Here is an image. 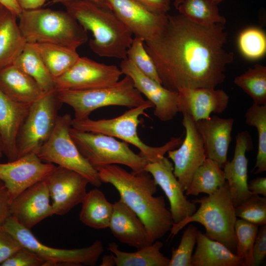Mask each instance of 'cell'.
<instances>
[{"instance_id": "cell-1", "label": "cell", "mask_w": 266, "mask_h": 266, "mask_svg": "<svg viewBox=\"0 0 266 266\" xmlns=\"http://www.w3.org/2000/svg\"><path fill=\"white\" fill-rule=\"evenodd\" d=\"M224 25L196 23L181 14H167L166 25L144 47L156 67L162 84L178 92L184 88H215L225 78L233 53L227 50Z\"/></svg>"}, {"instance_id": "cell-2", "label": "cell", "mask_w": 266, "mask_h": 266, "mask_svg": "<svg viewBox=\"0 0 266 266\" xmlns=\"http://www.w3.org/2000/svg\"><path fill=\"white\" fill-rule=\"evenodd\" d=\"M98 172L101 182L112 185L120 199L140 219L152 243L170 230L173 224L171 213L164 197L154 196L158 185L149 172H130L117 165L106 166Z\"/></svg>"}, {"instance_id": "cell-3", "label": "cell", "mask_w": 266, "mask_h": 266, "mask_svg": "<svg viewBox=\"0 0 266 266\" xmlns=\"http://www.w3.org/2000/svg\"><path fill=\"white\" fill-rule=\"evenodd\" d=\"M62 4L85 30L92 33L89 45L93 52L101 57L127 58L133 34L112 10L85 0Z\"/></svg>"}, {"instance_id": "cell-4", "label": "cell", "mask_w": 266, "mask_h": 266, "mask_svg": "<svg viewBox=\"0 0 266 266\" xmlns=\"http://www.w3.org/2000/svg\"><path fill=\"white\" fill-rule=\"evenodd\" d=\"M18 18L27 42L52 43L76 49L88 40L87 32L66 10H23Z\"/></svg>"}, {"instance_id": "cell-5", "label": "cell", "mask_w": 266, "mask_h": 266, "mask_svg": "<svg viewBox=\"0 0 266 266\" xmlns=\"http://www.w3.org/2000/svg\"><path fill=\"white\" fill-rule=\"evenodd\" d=\"M152 107H154V105L147 100L111 119L95 120L89 117L83 119L73 118L72 127L81 131L100 133L118 138L137 147L140 151L139 154L148 162H157L162 160L169 150L179 146L183 139L181 136L172 137L164 145L159 147L149 146L140 139L137 133V127L140 122L139 117L145 115V111Z\"/></svg>"}, {"instance_id": "cell-6", "label": "cell", "mask_w": 266, "mask_h": 266, "mask_svg": "<svg viewBox=\"0 0 266 266\" xmlns=\"http://www.w3.org/2000/svg\"><path fill=\"white\" fill-rule=\"evenodd\" d=\"M193 202L200 204L199 208L190 217L173 224L170 230L172 236L187 224L198 222L204 226L208 237L222 243L235 254L234 225L237 217L227 182L214 194Z\"/></svg>"}, {"instance_id": "cell-7", "label": "cell", "mask_w": 266, "mask_h": 266, "mask_svg": "<svg viewBox=\"0 0 266 266\" xmlns=\"http://www.w3.org/2000/svg\"><path fill=\"white\" fill-rule=\"evenodd\" d=\"M57 93L63 103L72 108L75 119L88 118L93 111L100 107L117 105L133 108L146 101L134 87L132 79L127 75L109 86L57 91Z\"/></svg>"}, {"instance_id": "cell-8", "label": "cell", "mask_w": 266, "mask_h": 266, "mask_svg": "<svg viewBox=\"0 0 266 266\" xmlns=\"http://www.w3.org/2000/svg\"><path fill=\"white\" fill-rule=\"evenodd\" d=\"M70 135L81 154L98 171L106 166L120 164L138 173L145 170L148 163L140 154L133 151L126 142L112 136L72 127Z\"/></svg>"}, {"instance_id": "cell-9", "label": "cell", "mask_w": 266, "mask_h": 266, "mask_svg": "<svg viewBox=\"0 0 266 266\" xmlns=\"http://www.w3.org/2000/svg\"><path fill=\"white\" fill-rule=\"evenodd\" d=\"M72 121L69 114L58 116L51 135L37 155L43 162L56 164L76 172L87 179L89 183L99 187L102 182L98 171L81 154L70 135Z\"/></svg>"}, {"instance_id": "cell-10", "label": "cell", "mask_w": 266, "mask_h": 266, "mask_svg": "<svg viewBox=\"0 0 266 266\" xmlns=\"http://www.w3.org/2000/svg\"><path fill=\"white\" fill-rule=\"evenodd\" d=\"M63 104L55 90L46 93L31 105L17 136L18 158L37 153L51 135Z\"/></svg>"}, {"instance_id": "cell-11", "label": "cell", "mask_w": 266, "mask_h": 266, "mask_svg": "<svg viewBox=\"0 0 266 266\" xmlns=\"http://www.w3.org/2000/svg\"><path fill=\"white\" fill-rule=\"evenodd\" d=\"M24 247L44 259L47 266H95L104 251L102 242L96 240L91 245L71 249L49 247L40 242L30 229L10 216L2 226Z\"/></svg>"}, {"instance_id": "cell-12", "label": "cell", "mask_w": 266, "mask_h": 266, "mask_svg": "<svg viewBox=\"0 0 266 266\" xmlns=\"http://www.w3.org/2000/svg\"><path fill=\"white\" fill-rule=\"evenodd\" d=\"M123 74L116 66L80 57L65 73L54 79L57 91L81 90L112 85Z\"/></svg>"}, {"instance_id": "cell-13", "label": "cell", "mask_w": 266, "mask_h": 266, "mask_svg": "<svg viewBox=\"0 0 266 266\" xmlns=\"http://www.w3.org/2000/svg\"><path fill=\"white\" fill-rule=\"evenodd\" d=\"M183 115L185 138L177 149L169 150L167 153V158L173 162V173L185 192L195 172L206 158L203 141L196 122L189 115Z\"/></svg>"}, {"instance_id": "cell-14", "label": "cell", "mask_w": 266, "mask_h": 266, "mask_svg": "<svg viewBox=\"0 0 266 266\" xmlns=\"http://www.w3.org/2000/svg\"><path fill=\"white\" fill-rule=\"evenodd\" d=\"M56 167L43 162L34 153L0 163V179L7 189L11 202L30 186L45 180Z\"/></svg>"}, {"instance_id": "cell-15", "label": "cell", "mask_w": 266, "mask_h": 266, "mask_svg": "<svg viewBox=\"0 0 266 266\" xmlns=\"http://www.w3.org/2000/svg\"><path fill=\"white\" fill-rule=\"evenodd\" d=\"M135 37L145 41L158 37L164 30L167 14L153 13L134 0H102Z\"/></svg>"}, {"instance_id": "cell-16", "label": "cell", "mask_w": 266, "mask_h": 266, "mask_svg": "<svg viewBox=\"0 0 266 266\" xmlns=\"http://www.w3.org/2000/svg\"><path fill=\"white\" fill-rule=\"evenodd\" d=\"M120 69L129 76L135 88L154 106V114L160 120H171L178 112V93L170 91L146 75L127 58L122 60Z\"/></svg>"}, {"instance_id": "cell-17", "label": "cell", "mask_w": 266, "mask_h": 266, "mask_svg": "<svg viewBox=\"0 0 266 266\" xmlns=\"http://www.w3.org/2000/svg\"><path fill=\"white\" fill-rule=\"evenodd\" d=\"M54 214L63 215L81 203L89 183L84 176L60 166L45 179Z\"/></svg>"}, {"instance_id": "cell-18", "label": "cell", "mask_w": 266, "mask_h": 266, "mask_svg": "<svg viewBox=\"0 0 266 266\" xmlns=\"http://www.w3.org/2000/svg\"><path fill=\"white\" fill-rule=\"evenodd\" d=\"M145 170L152 175L167 197L173 224L179 223L196 212V203L188 200L184 195L185 192L173 173V163L168 158L164 157L159 162H148Z\"/></svg>"}, {"instance_id": "cell-19", "label": "cell", "mask_w": 266, "mask_h": 266, "mask_svg": "<svg viewBox=\"0 0 266 266\" xmlns=\"http://www.w3.org/2000/svg\"><path fill=\"white\" fill-rule=\"evenodd\" d=\"M45 180L30 186L11 202L10 216L31 230L44 219L54 215Z\"/></svg>"}, {"instance_id": "cell-20", "label": "cell", "mask_w": 266, "mask_h": 266, "mask_svg": "<svg viewBox=\"0 0 266 266\" xmlns=\"http://www.w3.org/2000/svg\"><path fill=\"white\" fill-rule=\"evenodd\" d=\"M178 93V112L189 115L195 122L222 113L229 102V96L221 89L184 88Z\"/></svg>"}, {"instance_id": "cell-21", "label": "cell", "mask_w": 266, "mask_h": 266, "mask_svg": "<svg viewBox=\"0 0 266 266\" xmlns=\"http://www.w3.org/2000/svg\"><path fill=\"white\" fill-rule=\"evenodd\" d=\"M252 141L247 131L238 133L233 158L223 167L234 206L235 207L252 195L248 188L247 151L252 149Z\"/></svg>"}, {"instance_id": "cell-22", "label": "cell", "mask_w": 266, "mask_h": 266, "mask_svg": "<svg viewBox=\"0 0 266 266\" xmlns=\"http://www.w3.org/2000/svg\"><path fill=\"white\" fill-rule=\"evenodd\" d=\"M234 123L232 118L213 116L196 122L204 144L206 158L216 162L223 168L227 160Z\"/></svg>"}, {"instance_id": "cell-23", "label": "cell", "mask_w": 266, "mask_h": 266, "mask_svg": "<svg viewBox=\"0 0 266 266\" xmlns=\"http://www.w3.org/2000/svg\"><path fill=\"white\" fill-rule=\"evenodd\" d=\"M108 228L120 242L137 249L152 243L145 227L138 216L120 199L113 204Z\"/></svg>"}, {"instance_id": "cell-24", "label": "cell", "mask_w": 266, "mask_h": 266, "mask_svg": "<svg viewBox=\"0 0 266 266\" xmlns=\"http://www.w3.org/2000/svg\"><path fill=\"white\" fill-rule=\"evenodd\" d=\"M31 105L17 102L0 90V138L2 144V152L8 161L18 157L17 136Z\"/></svg>"}, {"instance_id": "cell-25", "label": "cell", "mask_w": 266, "mask_h": 266, "mask_svg": "<svg viewBox=\"0 0 266 266\" xmlns=\"http://www.w3.org/2000/svg\"><path fill=\"white\" fill-rule=\"evenodd\" d=\"M0 90L13 100L29 105L46 93L33 79L14 64L0 70Z\"/></svg>"}, {"instance_id": "cell-26", "label": "cell", "mask_w": 266, "mask_h": 266, "mask_svg": "<svg viewBox=\"0 0 266 266\" xmlns=\"http://www.w3.org/2000/svg\"><path fill=\"white\" fill-rule=\"evenodd\" d=\"M17 18L4 6L0 8V70L14 64L27 43Z\"/></svg>"}, {"instance_id": "cell-27", "label": "cell", "mask_w": 266, "mask_h": 266, "mask_svg": "<svg viewBox=\"0 0 266 266\" xmlns=\"http://www.w3.org/2000/svg\"><path fill=\"white\" fill-rule=\"evenodd\" d=\"M192 266H243L242 260L222 243L198 231Z\"/></svg>"}, {"instance_id": "cell-28", "label": "cell", "mask_w": 266, "mask_h": 266, "mask_svg": "<svg viewBox=\"0 0 266 266\" xmlns=\"http://www.w3.org/2000/svg\"><path fill=\"white\" fill-rule=\"evenodd\" d=\"M163 243L158 240L136 251L128 252L119 249L114 242L107 248L114 255L117 266H168L170 259L160 251Z\"/></svg>"}, {"instance_id": "cell-29", "label": "cell", "mask_w": 266, "mask_h": 266, "mask_svg": "<svg viewBox=\"0 0 266 266\" xmlns=\"http://www.w3.org/2000/svg\"><path fill=\"white\" fill-rule=\"evenodd\" d=\"M81 203L79 219L82 223L95 229L108 228L113 204L107 200L101 191L98 189L90 190Z\"/></svg>"}, {"instance_id": "cell-30", "label": "cell", "mask_w": 266, "mask_h": 266, "mask_svg": "<svg viewBox=\"0 0 266 266\" xmlns=\"http://www.w3.org/2000/svg\"><path fill=\"white\" fill-rule=\"evenodd\" d=\"M55 79L67 71L79 58L76 49L47 43H33Z\"/></svg>"}, {"instance_id": "cell-31", "label": "cell", "mask_w": 266, "mask_h": 266, "mask_svg": "<svg viewBox=\"0 0 266 266\" xmlns=\"http://www.w3.org/2000/svg\"><path fill=\"white\" fill-rule=\"evenodd\" d=\"M14 64L33 79L44 92L56 90L54 78L33 43H27Z\"/></svg>"}, {"instance_id": "cell-32", "label": "cell", "mask_w": 266, "mask_h": 266, "mask_svg": "<svg viewBox=\"0 0 266 266\" xmlns=\"http://www.w3.org/2000/svg\"><path fill=\"white\" fill-rule=\"evenodd\" d=\"M226 181L223 169L214 161L206 158L195 172L185 194L195 196L200 193L211 195Z\"/></svg>"}, {"instance_id": "cell-33", "label": "cell", "mask_w": 266, "mask_h": 266, "mask_svg": "<svg viewBox=\"0 0 266 266\" xmlns=\"http://www.w3.org/2000/svg\"><path fill=\"white\" fill-rule=\"evenodd\" d=\"M180 14L200 25H225L226 18L219 12L217 4L210 0H184L177 7Z\"/></svg>"}, {"instance_id": "cell-34", "label": "cell", "mask_w": 266, "mask_h": 266, "mask_svg": "<svg viewBox=\"0 0 266 266\" xmlns=\"http://www.w3.org/2000/svg\"><path fill=\"white\" fill-rule=\"evenodd\" d=\"M234 83L252 99L254 103L266 105V66L255 65L235 77Z\"/></svg>"}, {"instance_id": "cell-35", "label": "cell", "mask_w": 266, "mask_h": 266, "mask_svg": "<svg viewBox=\"0 0 266 266\" xmlns=\"http://www.w3.org/2000/svg\"><path fill=\"white\" fill-rule=\"evenodd\" d=\"M245 122L258 131V148L253 170L255 174L261 173L266 171V105L253 103L245 113Z\"/></svg>"}, {"instance_id": "cell-36", "label": "cell", "mask_w": 266, "mask_h": 266, "mask_svg": "<svg viewBox=\"0 0 266 266\" xmlns=\"http://www.w3.org/2000/svg\"><path fill=\"white\" fill-rule=\"evenodd\" d=\"M259 227L241 219L236 220L235 254L242 260L243 266H255L253 248Z\"/></svg>"}, {"instance_id": "cell-37", "label": "cell", "mask_w": 266, "mask_h": 266, "mask_svg": "<svg viewBox=\"0 0 266 266\" xmlns=\"http://www.w3.org/2000/svg\"><path fill=\"white\" fill-rule=\"evenodd\" d=\"M238 45L245 58L249 60L260 59L266 53V34L256 27L245 29L239 35Z\"/></svg>"}, {"instance_id": "cell-38", "label": "cell", "mask_w": 266, "mask_h": 266, "mask_svg": "<svg viewBox=\"0 0 266 266\" xmlns=\"http://www.w3.org/2000/svg\"><path fill=\"white\" fill-rule=\"evenodd\" d=\"M127 57L139 70L159 83L162 81L155 65L144 47V40L135 37L127 50Z\"/></svg>"}, {"instance_id": "cell-39", "label": "cell", "mask_w": 266, "mask_h": 266, "mask_svg": "<svg viewBox=\"0 0 266 266\" xmlns=\"http://www.w3.org/2000/svg\"><path fill=\"white\" fill-rule=\"evenodd\" d=\"M237 217L259 226L266 224V198L252 195L235 207Z\"/></svg>"}, {"instance_id": "cell-40", "label": "cell", "mask_w": 266, "mask_h": 266, "mask_svg": "<svg viewBox=\"0 0 266 266\" xmlns=\"http://www.w3.org/2000/svg\"><path fill=\"white\" fill-rule=\"evenodd\" d=\"M198 232V228L192 224L186 228L178 246L172 250L168 266H192V257Z\"/></svg>"}, {"instance_id": "cell-41", "label": "cell", "mask_w": 266, "mask_h": 266, "mask_svg": "<svg viewBox=\"0 0 266 266\" xmlns=\"http://www.w3.org/2000/svg\"><path fill=\"white\" fill-rule=\"evenodd\" d=\"M0 266H47L46 262L35 253L23 246Z\"/></svg>"}, {"instance_id": "cell-42", "label": "cell", "mask_w": 266, "mask_h": 266, "mask_svg": "<svg viewBox=\"0 0 266 266\" xmlns=\"http://www.w3.org/2000/svg\"><path fill=\"white\" fill-rule=\"evenodd\" d=\"M22 247L15 237L0 227V265Z\"/></svg>"}, {"instance_id": "cell-43", "label": "cell", "mask_w": 266, "mask_h": 266, "mask_svg": "<svg viewBox=\"0 0 266 266\" xmlns=\"http://www.w3.org/2000/svg\"><path fill=\"white\" fill-rule=\"evenodd\" d=\"M266 256V224L260 226L255 239L253 257L255 266H260Z\"/></svg>"}, {"instance_id": "cell-44", "label": "cell", "mask_w": 266, "mask_h": 266, "mask_svg": "<svg viewBox=\"0 0 266 266\" xmlns=\"http://www.w3.org/2000/svg\"><path fill=\"white\" fill-rule=\"evenodd\" d=\"M150 11L157 14H167L171 0H134Z\"/></svg>"}, {"instance_id": "cell-45", "label": "cell", "mask_w": 266, "mask_h": 266, "mask_svg": "<svg viewBox=\"0 0 266 266\" xmlns=\"http://www.w3.org/2000/svg\"><path fill=\"white\" fill-rule=\"evenodd\" d=\"M10 200L7 188L0 179V227L10 216Z\"/></svg>"}, {"instance_id": "cell-46", "label": "cell", "mask_w": 266, "mask_h": 266, "mask_svg": "<svg viewBox=\"0 0 266 266\" xmlns=\"http://www.w3.org/2000/svg\"><path fill=\"white\" fill-rule=\"evenodd\" d=\"M248 188L252 195H261L266 197V178L258 177L248 183Z\"/></svg>"}, {"instance_id": "cell-47", "label": "cell", "mask_w": 266, "mask_h": 266, "mask_svg": "<svg viewBox=\"0 0 266 266\" xmlns=\"http://www.w3.org/2000/svg\"><path fill=\"white\" fill-rule=\"evenodd\" d=\"M21 8L32 10L41 8L48 0H16Z\"/></svg>"}, {"instance_id": "cell-48", "label": "cell", "mask_w": 266, "mask_h": 266, "mask_svg": "<svg viewBox=\"0 0 266 266\" xmlns=\"http://www.w3.org/2000/svg\"><path fill=\"white\" fill-rule=\"evenodd\" d=\"M0 3L17 16V17H19L23 10L16 0H0Z\"/></svg>"}, {"instance_id": "cell-49", "label": "cell", "mask_w": 266, "mask_h": 266, "mask_svg": "<svg viewBox=\"0 0 266 266\" xmlns=\"http://www.w3.org/2000/svg\"><path fill=\"white\" fill-rule=\"evenodd\" d=\"M100 266H115V262L114 255L111 253L110 254L103 256Z\"/></svg>"}, {"instance_id": "cell-50", "label": "cell", "mask_w": 266, "mask_h": 266, "mask_svg": "<svg viewBox=\"0 0 266 266\" xmlns=\"http://www.w3.org/2000/svg\"><path fill=\"white\" fill-rule=\"evenodd\" d=\"M75 0H51L48 2L47 4L48 5H52L57 3H63L66 2ZM92 2L99 6L102 7H106L102 1V0H85Z\"/></svg>"}, {"instance_id": "cell-51", "label": "cell", "mask_w": 266, "mask_h": 266, "mask_svg": "<svg viewBox=\"0 0 266 266\" xmlns=\"http://www.w3.org/2000/svg\"><path fill=\"white\" fill-rule=\"evenodd\" d=\"M184 0H173V4L175 7L177 9L178 6L184 1Z\"/></svg>"}, {"instance_id": "cell-52", "label": "cell", "mask_w": 266, "mask_h": 266, "mask_svg": "<svg viewBox=\"0 0 266 266\" xmlns=\"http://www.w3.org/2000/svg\"><path fill=\"white\" fill-rule=\"evenodd\" d=\"M211 0V1L214 2V3L218 5L219 3H220L221 2H222V1H223L224 0Z\"/></svg>"}, {"instance_id": "cell-53", "label": "cell", "mask_w": 266, "mask_h": 266, "mask_svg": "<svg viewBox=\"0 0 266 266\" xmlns=\"http://www.w3.org/2000/svg\"><path fill=\"white\" fill-rule=\"evenodd\" d=\"M0 150L1 151L2 150V141L0 138Z\"/></svg>"}, {"instance_id": "cell-54", "label": "cell", "mask_w": 266, "mask_h": 266, "mask_svg": "<svg viewBox=\"0 0 266 266\" xmlns=\"http://www.w3.org/2000/svg\"><path fill=\"white\" fill-rule=\"evenodd\" d=\"M3 153L0 150V158L2 157Z\"/></svg>"}, {"instance_id": "cell-55", "label": "cell", "mask_w": 266, "mask_h": 266, "mask_svg": "<svg viewBox=\"0 0 266 266\" xmlns=\"http://www.w3.org/2000/svg\"><path fill=\"white\" fill-rule=\"evenodd\" d=\"M2 6V5L0 3V8Z\"/></svg>"}]
</instances>
